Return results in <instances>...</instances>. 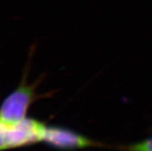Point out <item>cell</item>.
I'll return each mask as SVG.
<instances>
[{"label": "cell", "mask_w": 152, "mask_h": 151, "mask_svg": "<svg viewBox=\"0 0 152 151\" xmlns=\"http://www.w3.org/2000/svg\"><path fill=\"white\" fill-rule=\"evenodd\" d=\"M8 149L6 135V124L0 120V150Z\"/></svg>", "instance_id": "5b68a950"}, {"label": "cell", "mask_w": 152, "mask_h": 151, "mask_svg": "<svg viewBox=\"0 0 152 151\" xmlns=\"http://www.w3.org/2000/svg\"><path fill=\"white\" fill-rule=\"evenodd\" d=\"M42 141L59 149L70 150L92 146V142L71 130L58 127H46Z\"/></svg>", "instance_id": "3957f363"}, {"label": "cell", "mask_w": 152, "mask_h": 151, "mask_svg": "<svg viewBox=\"0 0 152 151\" xmlns=\"http://www.w3.org/2000/svg\"><path fill=\"white\" fill-rule=\"evenodd\" d=\"M32 99L33 91L30 87H19L2 103L0 107V120L6 124H15L23 120Z\"/></svg>", "instance_id": "7a4b0ae2"}, {"label": "cell", "mask_w": 152, "mask_h": 151, "mask_svg": "<svg viewBox=\"0 0 152 151\" xmlns=\"http://www.w3.org/2000/svg\"><path fill=\"white\" fill-rule=\"evenodd\" d=\"M129 150L131 151H152V138L132 145Z\"/></svg>", "instance_id": "277c9868"}, {"label": "cell", "mask_w": 152, "mask_h": 151, "mask_svg": "<svg viewBox=\"0 0 152 151\" xmlns=\"http://www.w3.org/2000/svg\"><path fill=\"white\" fill-rule=\"evenodd\" d=\"M5 124L8 149L42 141L46 127L38 121L27 118L15 124Z\"/></svg>", "instance_id": "6da1fadb"}]
</instances>
